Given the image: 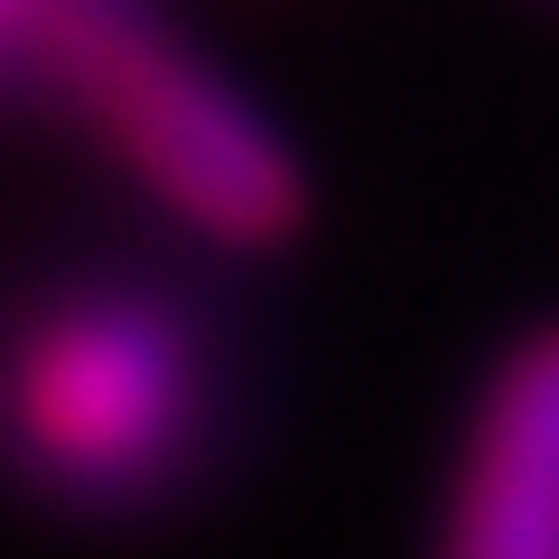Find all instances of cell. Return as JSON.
Returning <instances> with one entry per match:
<instances>
[{"instance_id": "1", "label": "cell", "mask_w": 559, "mask_h": 559, "mask_svg": "<svg viewBox=\"0 0 559 559\" xmlns=\"http://www.w3.org/2000/svg\"><path fill=\"white\" fill-rule=\"evenodd\" d=\"M28 47L75 94L94 140L150 187V205L197 242L271 252L299 224V159L150 0H38Z\"/></svg>"}, {"instance_id": "2", "label": "cell", "mask_w": 559, "mask_h": 559, "mask_svg": "<svg viewBox=\"0 0 559 559\" xmlns=\"http://www.w3.org/2000/svg\"><path fill=\"white\" fill-rule=\"evenodd\" d=\"M205 401V345L159 289H57L0 355V457L66 503H140L197 457Z\"/></svg>"}, {"instance_id": "3", "label": "cell", "mask_w": 559, "mask_h": 559, "mask_svg": "<svg viewBox=\"0 0 559 559\" xmlns=\"http://www.w3.org/2000/svg\"><path fill=\"white\" fill-rule=\"evenodd\" d=\"M439 559H559V326L513 345L485 382Z\"/></svg>"}, {"instance_id": "4", "label": "cell", "mask_w": 559, "mask_h": 559, "mask_svg": "<svg viewBox=\"0 0 559 559\" xmlns=\"http://www.w3.org/2000/svg\"><path fill=\"white\" fill-rule=\"evenodd\" d=\"M28 10L38 0H0V47H28Z\"/></svg>"}]
</instances>
